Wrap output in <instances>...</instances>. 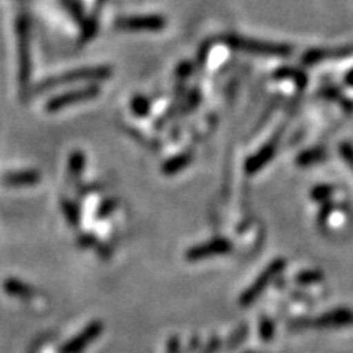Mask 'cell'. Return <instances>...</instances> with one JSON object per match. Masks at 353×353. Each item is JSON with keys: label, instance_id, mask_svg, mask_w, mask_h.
<instances>
[{"label": "cell", "instance_id": "6da1fadb", "mask_svg": "<svg viewBox=\"0 0 353 353\" xmlns=\"http://www.w3.org/2000/svg\"><path fill=\"white\" fill-rule=\"evenodd\" d=\"M283 268H285V260H281V259L273 260V262L268 265L267 268H265L263 273H260L257 280L250 285V288L247 290L244 294H242L241 296L242 306H249V304L257 301V298L263 293L265 290H267V286L270 285L278 275H280Z\"/></svg>", "mask_w": 353, "mask_h": 353}, {"label": "cell", "instance_id": "7a4b0ae2", "mask_svg": "<svg viewBox=\"0 0 353 353\" xmlns=\"http://www.w3.org/2000/svg\"><path fill=\"white\" fill-rule=\"evenodd\" d=\"M232 245L231 242L226 239H214L210 242H205V244L192 247L185 257L187 260H192V262H196V260H203V259H208L213 257V255H223V254H229L231 252Z\"/></svg>", "mask_w": 353, "mask_h": 353}, {"label": "cell", "instance_id": "3957f363", "mask_svg": "<svg viewBox=\"0 0 353 353\" xmlns=\"http://www.w3.org/2000/svg\"><path fill=\"white\" fill-rule=\"evenodd\" d=\"M231 44H232V46L239 48V50L254 52V54H268V56H286V54H290V48H286V46L249 41V39H244V38H231Z\"/></svg>", "mask_w": 353, "mask_h": 353}, {"label": "cell", "instance_id": "277c9868", "mask_svg": "<svg viewBox=\"0 0 353 353\" xmlns=\"http://www.w3.org/2000/svg\"><path fill=\"white\" fill-rule=\"evenodd\" d=\"M353 322V312L348 309H335L332 312L321 316L319 319L306 322L311 327H319V329H329V327H342V325H348Z\"/></svg>", "mask_w": 353, "mask_h": 353}, {"label": "cell", "instance_id": "5b68a950", "mask_svg": "<svg viewBox=\"0 0 353 353\" xmlns=\"http://www.w3.org/2000/svg\"><path fill=\"white\" fill-rule=\"evenodd\" d=\"M117 25L123 30H161L164 28V20L159 17H132L118 20Z\"/></svg>", "mask_w": 353, "mask_h": 353}, {"label": "cell", "instance_id": "8992f818", "mask_svg": "<svg viewBox=\"0 0 353 353\" xmlns=\"http://www.w3.org/2000/svg\"><path fill=\"white\" fill-rule=\"evenodd\" d=\"M275 149H276V144L270 143L267 148H263L262 151L255 154L254 157H250V161L245 164L247 174H255L259 169H262V167L273 157V151H275Z\"/></svg>", "mask_w": 353, "mask_h": 353}, {"label": "cell", "instance_id": "52a82bcc", "mask_svg": "<svg viewBox=\"0 0 353 353\" xmlns=\"http://www.w3.org/2000/svg\"><path fill=\"white\" fill-rule=\"evenodd\" d=\"M95 95V88H85V90H79V94H72V95H63V97H57V99L51 100L50 103V108H61L64 107L65 103H69V101L72 100H82V99H88V97Z\"/></svg>", "mask_w": 353, "mask_h": 353}, {"label": "cell", "instance_id": "ba28073f", "mask_svg": "<svg viewBox=\"0 0 353 353\" xmlns=\"http://www.w3.org/2000/svg\"><path fill=\"white\" fill-rule=\"evenodd\" d=\"M190 161H192L190 154H183V156L174 157L172 161L165 162L164 167H162V170H164V174H167V175H174L179 170H182L183 167H187L190 164Z\"/></svg>", "mask_w": 353, "mask_h": 353}, {"label": "cell", "instance_id": "9c48e42d", "mask_svg": "<svg viewBox=\"0 0 353 353\" xmlns=\"http://www.w3.org/2000/svg\"><path fill=\"white\" fill-rule=\"evenodd\" d=\"M298 283L301 285H312L317 283V281L322 280V273L321 272H303L298 275Z\"/></svg>", "mask_w": 353, "mask_h": 353}, {"label": "cell", "instance_id": "30bf717a", "mask_svg": "<svg viewBox=\"0 0 353 353\" xmlns=\"http://www.w3.org/2000/svg\"><path fill=\"white\" fill-rule=\"evenodd\" d=\"M322 157H324V156H322V152H319V151H309V152L303 154V156L299 157V164H303V165L312 164V162L321 161Z\"/></svg>", "mask_w": 353, "mask_h": 353}, {"label": "cell", "instance_id": "8fae6325", "mask_svg": "<svg viewBox=\"0 0 353 353\" xmlns=\"http://www.w3.org/2000/svg\"><path fill=\"white\" fill-rule=\"evenodd\" d=\"M330 193H332V188L330 187H317L314 192H312V198L314 200H327L330 196Z\"/></svg>", "mask_w": 353, "mask_h": 353}, {"label": "cell", "instance_id": "7c38bea8", "mask_svg": "<svg viewBox=\"0 0 353 353\" xmlns=\"http://www.w3.org/2000/svg\"><path fill=\"white\" fill-rule=\"evenodd\" d=\"M260 334H262L263 339H267V341H270L272 335H273V325L270 324V322L263 321L262 324H260Z\"/></svg>", "mask_w": 353, "mask_h": 353}, {"label": "cell", "instance_id": "4fadbf2b", "mask_svg": "<svg viewBox=\"0 0 353 353\" xmlns=\"http://www.w3.org/2000/svg\"><path fill=\"white\" fill-rule=\"evenodd\" d=\"M218 347H219V341H218V339H213V341L210 342V345L206 347V350L203 353H214L216 350H218Z\"/></svg>", "mask_w": 353, "mask_h": 353}, {"label": "cell", "instance_id": "5bb4252c", "mask_svg": "<svg viewBox=\"0 0 353 353\" xmlns=\"http://www.w3.org/2000/svg\"><path fill=\"white\" fill-rule=\"evenodd\" d=\"M169 353H179V342H176V339H172L169 342Z\"/></svg>", "mask_w": 353, "mask_h": 353}]
</instances>
